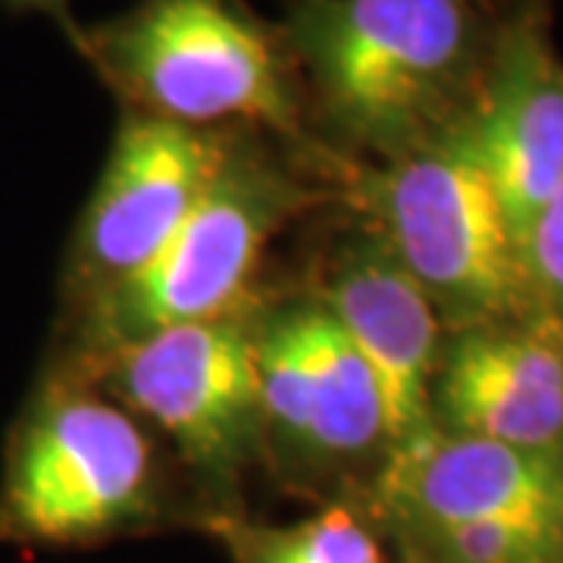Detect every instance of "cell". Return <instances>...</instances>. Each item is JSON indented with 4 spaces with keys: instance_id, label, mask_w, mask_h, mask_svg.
Instances as JSON below:
<instances>
[{
    "instance_id": "cell-10",
    "label": "cell",
    "mask_w": 563,
    "mask_h": 563,
    "mask_svg": "<svg viewBox=\"0 0 563 563\" xmlns=\"http://www.w3.org/2000/svg\"><path fill=\"white\" fill-rule=\"evenodd\" d=\"M492 442L563 451V322L548 313L457 332L432 379V420Z\"/></svg>"
},
{
    "instance_id": "cell-2",
    "label": "cell",
    "mask_w": 563,
    "mask_h": 563,
    "mask_svg": "<svg viewBox=\"0 0 563 563\" xmlns=\"http://www.w3.org/2000/svg\"><path fill=\"white\" fill-rule=\"evenodd\" d=\"M76 47L129 113L191 129L301 135L285 44L239 0H139L117 20L81 32Z\"/></svg>"
},
{
    "instance_id": "cell-15",
    "label": "cell",
    "mask_w": 563,
    "mask_h": 563,
    "mask_svg": "<svg viewBox=\"0 0 563 563\" xmlns=\"http://www.w3.org/2000/svg\"><path fill=\"white\" fill-rule=\"evenodd\" d=\"M520 257L539 313L563 322V185L529 222Z\"/></svg>"
},
{
    "instance_id": "cell-4",
    "label": "cell",
    "mask_w": 563,
    "mask_h": 563,
    "mask_svg": "<svg viewBox=\"0 0 563 563\" xmlns=\"http://www.w3.org/2000/svg\"><path fill=\"white\" fill-rule=\"evenodd\" d=\"M307 201L298 181L239 132L198 207L132 279L85 303V342L107 357L169 325L232 317L266 244Z\"/></svg>"
},
{
    "instance_id": "cell-12",
    "label": "cell",
    "mask_w": 563,
    "mask_h": 563,
    "mask_svg": "<svg viewBox=\"0 0 563 563\" xmlns=\"http://www.w3.org/2000/svg\"><path fill=\"white\" fill-rule=\"evenodd\" d=\"M301 335L307 351L310 439L307 454L347 461L373 448H388L383 388L369 363L320 303H303Z\"/></svg>"
},
{
    "instance_id": "cell-16",
    "label": "cell",
    "mask_w": 563,
    "mask_h": 563,
    "mask_svg": "<svg viewBox=\"0 0 563 563\" xmlns=\"http://www.w3.org/2000/svg\"><path fill=\"white\" fill-rule=\"evenodd\" d=\"M7 7H13V10H35V13H47V16H54L57 22H63V29L69 32V38L79 41L81 29L76 22L69 20V0H3Z\"/></svg>"
},
{
    "instance_id": "cell-8",
    "label": "cell",
    "mask_w": 563,
    "mask_h": 563,
    "mask_svg": "<svg viewBox=\"0 0 563 563\" xmlns=\"http://www.w3.org/2000/svg\"><path fill=\"white\" fill-rule=\"evenodd\" d=\"M451 132L492 181L520 244L563 185V63L536 16L492 38L473 103Z\"/></svg>"
},
{
    "instance_id": "cell-13",
    "label": "cell",
    "mask_w": 563,
    "mask_h": 563,
    "mask_svg": "<svg viewBox=\"0 0 563 563\" xmlns=\"http://www.w3.org/2000/svg\"><path fill=\"white\" fill-rule=\"evenodd\" d=\"M422 544L435 563H563V517H498L444 529Z\"/></svg>"
},
{
    "instance_id": "cell-17",
    "label": "cell",
    "mask_w": 563,
    "mask_h": 563,
    "mask_svg": "<svg viewBox=\"0 0 563 563\" xmlns=\"http://www.w3.org/2000/svg\"><path fill=\"white\" fill-rule=\"evenodd\" d=\"M473 3H485V0H473Z\"/></svg>"
},
{
    "instance_id": "cell-3",
    "label": "cell",
    "mask_w": 563,
    "mask_h": 563,
    "mask_svg": "<svg viewBox=\"0 0 563 563\" xmlns=\"http://www.w3.org/2000/svg\"><path fill=\"white\" fill-rule=\"evenodd\" d=\"M363 201L376 239L451 329L539 313L501 201L454 132L369 173Z\"/></svg>"
},
{
    "instance_id": "cell-11",
    "label": "cell",
    "mask_w": 563,
    "mask_h": 563,
    "mask_svg": "<svg viewBox=\"0 0 563 563\" xmlns=\"http://www.w3.org/2000/svg\"><path fill=\"white\" fill-rule=\"evenodd\" d=\"M320 307L383 388L388 448L429 429L442 320L376 235L344 247Z\"/></svg>"
},
{
    "instance_id": "cell-9",
    "label": "cell",
    "mask_w": 563,
    "mask_h": 563,
    "mask_svg": "<svg viewBox=\"0 0 563 563\" xmlns=\"http://www.w3.org/2000/svg\"><path fill=\"white\" fill-rule=\"evenodd\" d=\"M385 451L376 504L420 542L498 517H563V451L461 435L439 422Z\"/></svg>"
},
{
    "instance_id": "cell-6",
    "label": "cell",
    "mask_w": 563,
    "mask_h": 563,
    "mask_svg": "<svg viewBox=\"0 0 563 563\" xmlns=\"http://www.w3.org/2000/svg\"><path fill=\"white\" fill-rule=\"evenodd\" d=\"M244 129L125 113L81 217L69 285L81 307L132 279L213 185Z\"/></svg>"
},
{
    "instance_id": "cell-7",
    "label": "cell",
    "mask_w": 563,
    "mask_h": 563,
    "mask_svg": "<svg viewBox=\"0 0 563 563\" xmlns=\"http://www.w3.org/2000/svg\"><path fill=\"white\" fill-rule=\"evenodd\" d=\"M103 361L120 398L195 466L232 473L263 426L257 329L235 313L169 325Z\"/></svg>"
},
{
    "instance_id": "cell-14",
    "label": "cell",
    "mask_w": 563,
    "mask_h": 563,
    "mask_svg": "<svg viewBox=\"0 0 563 563\" xmlns=\"http://www.w3.org/2000/svg\"><path fill=\"white\" fill-rule=\"evenodd\" d=\"M257 563H383V548L369 526L347 507H329L317 517L273 532L257 551Z\"/></svg>"
},
{
    "instance_id": "cell-1",
    "label": "cell",
    "mask_w": 563,
    "mask_h": 563,
    "mask_svg": "<svg viewBox=\"0 0 563 563\" xmlns=\"http://www.w3.org/2000/svg\"><path fill=\"white\" fill-rule=\"evenodd\" d=\"M279 38L325 129L388 161L461 122L492 47L473 0H288Z\"/></svg>"
},
{
    "instance_id": "cell-5",
    "label": "cell",
    "mask_w": 563,
    "mask_h": 563,
    "mask_svg": "<svg viewBox=\"0 0 563 563\" xmlns=\"http://www.w3.org/2000/svg\"><path fill=\"white\" fill-rule=\"evenodd\" d=\"M154 457L129 410L81 383L51 385L13 448L0 517L32 542H85L139 517Z\"/></svg>"
}]
</instances>
